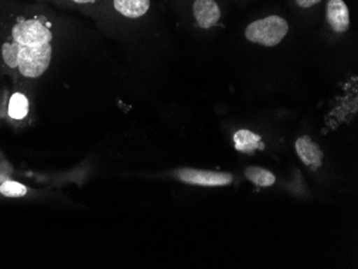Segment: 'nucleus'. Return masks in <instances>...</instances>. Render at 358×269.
<instances>
[{"label":"nucleus","instance_id":"obj_3","mask_svg":"<svg viewBox=\"0 0 358 269\" xmlns=\"http://www.w3.org/2000/svg\"><path fill=\"white\" fill-rule=\"evenodd\" d=\"M182 182L189 184L203 187L227 186L233 182V176L229 173L211 172V170L182 168L177 172Z\"/></svg>","mask_w":358,"mask_h":269},{"label":"nucleus","instance_id":"obj_4","mask_svg":"<svg viewBox=\"0 0 358 269\" xmlns=\"http://www.w3.org/2000/svg\"><path fill=\"white\" fill-rule=\"evenodd\" d=\"M193 14L203 29L214 27L221 17L220 8L215 0H195Z\"/></svg>","mask_w":358,"mask_h":269},{"label":"nucleus","instance_id":"obj_7","mask_svg":"<svg viewBox=\"0 0 358 269\" xmlns=\"http://www.w3.org/2000/svg\"><path fill=\"white\" fill-rule=\"evenodd\" d=\"M235 148L243 154H252L257 150H264L262 138L249 130H239L234 134Z\"/></svg>","mask_w":358,"mask_h":269},{"label":"nucleus","instance_id":"obj_8","mask_svg":"<svg viewBox=\"0 0 358 269\" xmlns=\"http://www.w3.org/2000/svg\"><path fill=\"white\" fill-rule=\"evenodd\" d=\"M114 7L129 19L143 17L150 7V0H114Z\"/></svg>","mask_w":358,"mask_h":269},{"label":"nucleus","instance_id":"obj_12","mask_svg":"<svg viewBox=\"0 0 358 269\" xmlns=\"http://www.w3.org/2000/svg\"><path fill=\"white\" fill-rule=\"evenodd\" d=\"M322 0H296V3L299 7L307 9V8H311L315 5H317Z\"/></svg>","mask_w":358,"mask_h":269},{"label":"nucleus","instance_id":"obj_6","mask_svg":"<svg viewBox=\"0 0 358 269\" xmlns=\"http://www.w3.org/2000/svg\"><path fill=\"white\" fill-rule=\"evenodd\" d=\"M295 147H296L297 154L306 166H310L313 170L322 166L323 152L317 144L313 143L309 136L299 138L296 140Z\"/></svg>","mask_w":358,"mask_h":269},{"label":"nucleus","instance_id":"obj_5","mask_svg":"<svg viewBox=\"0 0 358 269\" xmlns=\"http://www.w3.org/2000/svg\"><path fill=\"white\" fill-rule=\"evenodd\" d=\"M327 21L336 33L343 34L349 29V8L343 0H329L327 3Z\"/></svg>","mask_w":358,"mask_h":269},{"label":"nucleus","instance_id":"obj_13","mask_svg":"<svg viewBox=\"0 0 358 269\" xmlns=\"http://www.w3.org/2000/svg\"><path fill=\"white\" fill-rule=\"evenodd\" d=\"M74 3H78V5H86V3H92L96 0H73Z\"/></svg>","mask_w":358,"mask_h":269},{"label":"nucleus","instance_id":"obj_1","mask_svg":"<svg viewBox=\"0 0 358 269\" xmlns=\"http://www.w3.org/2000/svg\"><path fill=\"white\" fill-rule=\"evenodd\" d=\"M50 23L44 17H22L11 30V40L1 48L3 61L22 75L37 78L48 70L53 39Z\"/></svg>","mask_w":358,"mask_h":269},{"label":"nucleus","instance_id":"obj_10","mask_svg":"<svg viewBox=\"0 0 358 269\" xmlns=\"http://www.w3.org/2000/svg\"><path fill=\"white\" fill-rule=\"evenodd\" d=\"M246 177L259 187H271L275 184V177L273 173L265 168L250 166L247 168Z\"/></svg>","mask_w":358,"mask_h":269},{"label":"nucleus","instance_id":"obj_2","mask_svg":"<svg viewBox=\"0 0 358 269\" xmlns=\"http://www.w3.org/2000/svg\"><path fill=\"white\" fill-rule=\"evenodd\" d=\"M289 31V24L278 15L252 22L246 28V38L253 43L275 46L282 41Z\"/></svg>","mask_w":358,"mask_h":269},{"label":"nucleus","instance_id":"obj_11","mask_svg":"<svg viewBox=\"0 0 358 269\" xmlns=\"http://www.w3.org/2000/svg\"><path fill=\"white\" fill-rule=\"evenodd\" d=\"M0 194L7 198H22L27 194V188L20 182L6 180L0 184Z\"/></svg>","mask_w":358,"mask_h":269},{"label":"nucleus","instance_id":"obj_9","mask_svg":"<svg viewBox=\"0 0 358 269\" xmlns=\"http://www.w3.org/2000/svg\"><path fill=\"white\" fill-rule=\"evenodd\" d=\"M28 108H29V104H28V99L26 96L20 94V92H16L10 99L8 113H9L10 117L13 118V119H23L27 116Z\"/></svg>","mask_w":358,"mask_h":269}]
</instances>
